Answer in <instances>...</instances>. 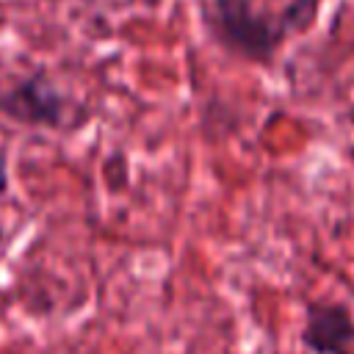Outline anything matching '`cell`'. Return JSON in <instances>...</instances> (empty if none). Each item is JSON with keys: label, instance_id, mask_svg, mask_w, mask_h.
Here are the masks:
<instances>
[{"label": "cell", "instance_id": "1", "mask_svg": "<svg viewBox=\"0 0 354 354\" xmlns=\"http://www.w3.org/2000/svg\"><path fill=\"white\" fill-rule=\"evenodd\" d=\"M202 25L207 36L230 55L249 64H271L290 36L279 14L263 11L254 0H202Z\"/></svg>", "mask_w": 354, "mask_h": 354}, {"label": "cell", "instance_id": "3", "mask_svg": "<svg viewBox=\"0 0 354 354\" xmlns=\"http://www.w3.org/2000/svg\"><path fill=\"white\" fill-rule=\"evenodd\" d=\"M301 343L313 354H351L354 315L340 301H315L307 307Z\"/></svg>", "mask_w": 354, "mask_h": 354}, {"label": "cell", "instance_id": "4", "mask_svg": "<svg viewBox=\"0 0 354 354\" xmlns=\"http://www.w3.org/2000/svg\"><path fill=\"white\" fill-rule=\"evenodd\" d=\"M321 3L324 0H288V6L279 11V19L288 28V33H304L315 22Z\"/></svg>", "mask_w": 354, "mask_h": 354}, {"label": "cell", "instance_id": "2", "mask_svg": "<svg viewBox=\"0 0 354 354\" xmlns=\"http://www.w3.org/2000/svg\"><path fill=\"white\" fill-rule=\"evenodd\" d=\"M0 116L22 127L61 130L72 124V100L44 72H30L0 86Z\"/></svg>", "mask_w": 354, "mask_h": 354}, {"label": "cell", "instance_id": "5", "mask_svg": "<svg viewBox=\"0 0 354 354\" xmlns=\"http://www.w3.org/2000/svg\"><path fill=\"white\" fill-rule=\"evenodd\" d=\"M11 180H8V152L0 147V196L8 191Z\"/></svg>", "mask_w": 354, "mask_h": 354}, {"label": "cell", "instance_id": "6", "mask_svg": "<svg viewBox=\"0 0 354 354\" xmlns=\"http://www.w3.org/2000/svg\"><path fill=\"white\" fill-rule=\"evenodd\" d=\"M3 238H6V230H3V224H0V243H3Z\"/></svg>", "mask_w": 354, "mask_h": 354}, {"label": "cell", "instance_id": "7", "mask_svg": "<svg viewBox=\"0 0 354 354\" xmlns=\"http://www.w3.org/2000/svg\"><path fill=\"white\" fill-rule=\"evenodd\" d=\"M3 28H6V17L0 14V30H3Z\"/></svg>", "mask_w": 354, "mask_h": 354}]
</instances>
